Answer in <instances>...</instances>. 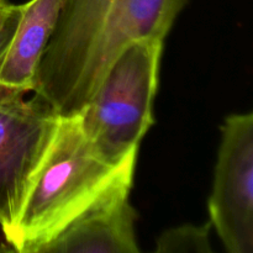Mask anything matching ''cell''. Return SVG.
I'll use <instances>...</instances> for the list:
<instances>
[{"mask_svg":"<svg viewBox=\"0 0 253 253\" xmlns=\"http://www.w3.org/2000/svg\"><path fill=\"white\" fill-rule=\"evenodd\" d=\"M188 1L64 0L34 93L59 116L79 114L118 54L135 40H165Z\"/></svg>","mask_w":253,"mask_h":253,"instance_id":"1","label":"cell"},{"mask_svg":"<svg viewBox=\"0 0 253 253\" xmlns=\"http://www.w3.org/2000/svg\"><path fill=\"white\" fill-rule=\"evenodd\" d=\"M22 9V5L12 4L9 0H0V66L20 24Z\"/></svg>","mask_w":253,"mask_h":253,"instance_id":"9","label":"cell"},{"mask_svg":"<svg viewBox=\"0 0 253 253\" xmlns=\"http://www.w3.org/2000/svg\"><path fill=\"white\" fill-rule=\"evenodd\" d=\"M136 156L115 180L37 253H137L136 212L128 202Z\"/></svg>","mask_w":253,"mask_h":253,"instance_id":"6","label":"cell"},{"mask_svg":"<svg viewBox=\"0 0 253 253\" xmlns=\"http://www.w3.org/2000/svg\"><path fill=\"white\" fill-rule=\"evenodd\" d=\"M127 160L118 167L109 165L86 138L81 114L59 116L6 241L17 253H37L118 178Z\"/></svg>","mask_w":253,"mask_h":253,"instance_id":"2","label":"cell"},{"mask_svg":"<svg viewBox=\"0 0 253 253\" xmlns=\"http://www.w3.org/2000/svg\"><path fill=\"white\" fill-rule=\"evenodd\" d=\"M211 224L195 226V225H182L167 230L161 235L157 241L158 253H183V252H198L210 253L212 252L210 247L209 232Z\"/></svg>","mask_w":253,"mask_h":253,"instance_id":"8","label":"cell"},{"mask_svg":"<svg viewBox=\"0 0 253 253\" xmlns=\"http://www.w3.org/2000/svg\"><path fill=\"white\" fill-rule=\"evenodd\" d=\"M64 0H30L0 66V88L34 91L42 56L56 27Z\"/></svg>","mask_w":253,"mask_h":253,"instance_id":"7","label":"cell"},{"mask_svg":"<svg viewBox=\"0 0 253 253\" xmlns=\"http://www.w3.org/2000/svg\"><path fill=\"white\" fill-rule=\"evenodd\" d=\"M210 224L230 253L253 252V114H234L221 127Z\"/></svg>","mask_w":253,"mask_h":253,"instance_id":"5","label":"cell"},{"mask_svg":"<svg viewBox=\"0 0 253 253\" xmlns=\"http://www.w3.org/2000/svg\"><path fill=\"white\" fill-rule=\"evenodd\" d=\"M0 88V226L16 225L25 198L58 125L59 115L41 96Z\"/></svg>","mask_w":253,"mask_h":253,"instance_id":"4","label":"cell"},{"mask_svg":"<svg viewBox=\"0 0 253 253\" xmlns=\"http://www.w3.org/2000/svg\"><path fill=\"white\" fill-rule=\"evenodd\" d=\"M0 252H16V251H15V249L9 244V242H7V244H2V242H0Z\"/></svg>","mask_w":253,"mask_h":253,"instance_id":"10","label":"cell"},{"mask_svg":"<svg viewBox=\"0 0 253 253\" xmlns=\"http://www.w3.org/2000/svg\"><path fill=\"white\" fill-rule=\"evenodd\" d=\"M162 51L163 40L157 37L128 43L79 113L86 138L109 165L118 167L137 153L138 143L152 126Z\"/></svg>","mask_w":253,"mask_h":253,"instance_id":"3","label":"cell"}]
</instances>
